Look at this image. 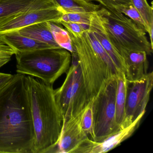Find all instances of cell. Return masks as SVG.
<instances>
[{"label":"cell","instance_id":"cell-6","mask_svg":"<svg viewBox=\"0 0 153 153\" xmlns=\"http://www.w3.org/2000/svg\"><path fill=\"white\" fill-rule=\"evenodd\" d=\"M62 85L54 89L57 104L63 117L62 123L79 115L89 102L81 68L76 53Z\"/></svg>","mask_w":153,"mask_h":153},{"label":"cell","instance_id":"cell-25","mask_svg":"<svg viewBox=\"0 0 153 153\" xmlns=\"http://www.w3.org/2000/svg\"><path fill=\"white\" fill-rule=\"evenodd\" d=\"M16 52L10 46L0 40V68L9 62Z\"/></svg>","mask_w":153,"mask_h":153},{"label":"cell","instance_id":"cell-12","mask_svg":"<svg viewBox=\"0 0 153 153\" xmlns=\"http://www.w3.org/2000/svg\"><path fill=\"white\" fill-rule=\"evenodd\" d=\"M80 114L62 123L60 137L54 153H72L88 137L81 127Z\"/></svg>","mask_w":153,"mask_h":153},{"label":"cell","instance_id":"cell-24","mask_svg":"<svg viewBox=\"0 0 153 153\" xmlns=\"http://www.w3.org/2000/svg\"><path fill=\"white\" fill-rule=\"evenodd\" d=\"M60 25L66 28L71 36L76 38L81 37L85 32L88 30V26L73 22L61 21Z\"/></svg>","mask_w":153,"mask_h":153},{"label":"cell","instance_id":"cell-14","mask_svg":"<svg viewBox=\"0 0 153 153\" xmlns=\"http://www.w3.org/2000/svg\"><path fill=\"white\" fill-rule=\"evenodd\" d=\"M120 54L125 62V76L128 81L137 80L148 73L149 62L146 52L123 51Z\"/></svg>","mask_w":153,"mask_h":153},{"label":"cell","instance_id":"cell-13","mask_svg":"<svg viewBox=\"0 0 153 153\" xmlns=\"http://www.w3.org/2000/svg\"><path fill=\"white\" fill-rule=\"evenodd\" d=\"M88 29L93 33L95 37L108 53L118 72L124 73L125 75L126 68L124 60L118 50L108 39L101 20L97 14L96 11L94 12L92 16Z\"/></svg>","mask_w":153,"mask_h":153},{"label":"cell","instance_id":"cell-3","mask_svg":"<svg viewBox=\"0 0 153 153\" xmlns=\"http://www.w3.org/2000/svg\"><path fill=\"white\" fill-rule=\"evenodd\" d=\"M70 36L90 102L97 94L105 80L120 73L90 30L85 32L79 38Z\"/></svg>","mask_w":153,"mask_h":153},{"label":"cell","instance_id":"cell-8","mask_svg":"<svg viewBox=\"0 0 153 153\" xmlns=\"http://www.w3.org/2000/svg\"><path fill=\"white\" fill-rule=\"evenodd\" d=\"M153 86V71L137 80H127L125 114L121 129L129 126L141 114L146 113Z\"/></svg>","mask_w":153,"mask_h":153},{"label":"cell","instance_id":"cell-26","mask_svg":"<svg viewBox=\"0 0 153 153\" xmlns=\"http://www.w3.org/2000/svg\"><path fill=\"white\" fill-rule=\"evenodd\" d=\"M14 75L0 73V89L7 85L14 77Z\"/></svg>","mask_w":153,"mask_h":153},{"label":"cell","instance_id":"cell-17","mask_svg":"<svg viewBox=\"0 0 153 153\" xmlns=\"http://www.w3.org/2000/svg\"><path fill=\"white\" fill-rule=\"evenodd\" d=\"M127 80L124 73L118 75V85L115 97L116 121L120 128L124 120L127 94Z\"/></svg>","mask_w":153,"mask_h":153},{"label":"cell","instance_id":"cell-4","mask_svg":"<svg viewBox=\"0 0 153 153\" xmlns=\"http://www.w3.org/2000/svg\"><path fill=\"white\" fill-rule=\"evenodd\" d=\"M17 73L36 78L53 85L67 73L71 65V53L63 48H47L17 52Z\"/></svg>","mask_w":153,"mask_h":153},{"label":"cell","instance_id":"cell-15","mask_svg":"<svg viewBox=\"0 0 153 153\" xmlns=\"http://www.w3.org/2000/svg\"><path fill=\"white\" fill-rule=\"evenodd\" d=\"M0 40L11 47L16 53L39 49L54 48L45 43L22 35L18 31L0 34Z\"/></svg>","mask_w":153,"mask_h":153},{"label":"cell","instance_id":"cell-22","mask_svg":"<svg viewBox=\"0 0 153 153\" xmlns=\"http://www.w3.org/2000/svg\"><path fill=\"white\" fill-rule=\"evenodd\" d=\"M81 126L85 133L88 136H90L91 139L94 138V120H93L92 101L89 102L80 113Z\"/></svg>","mask_w":153,"mask_h":153},{"label":"cell","instance_id":"cell-5","mask_svg":"<svg viewBox=\"0 0 153 153\" xmlns=\"http://www.w3.org/2000/svg\"><path fill=\"white\" fill-rule=\"evenodd\" d=\"M105 33L119 53L145 51L153 53V47L148 40L146 30L122 13L102 7L96 11Z\"/></svg>","mask_w":153,"mask_h":153},{"label":"cell","instance_id":"cell-16","mask_svg":"<svg viewBox=\"0 0 153 153\" xmlns=\"http://www.w3.org/2000/svg\"><path fill=\"white\" fill-rule=\"evenodd\" d=\"M50 22L36 23L18 30L24 36L45 43L54 48H62L55 41L50 25Z\"/></svg>","mask_w":153,"mask_h":153},{"label":"cell","instance_id":"cell-21","mask_svg":"<svg viewBox=\"0 0 153 153\" xmlns=\"http://www.w3.org/2000/svg\"><path fill=\"white\" fill-rule=\"evenodd\" d=\"M108 9L112 10L125 15L134 21L140 27L146 31V25L138 11L132 3L125 4H111L105 7Z\"/></svg>","mask_w":153,"mask_h":153},{"label":"cell","instance_id":"cell-1","mask_svg":"<svg viewBox=\"0 0 153 153\" xmlns=\"http://www.w3.org/2000/svg\"><path fill=\"white\" fill-rule=\"evenodd\" d=\"M23 74L0 89V153H33L35 134Z\"/></svg>","mask_w":153,"mask_h":153},{"label":"cell","instance_id":"cell-27","mask_svg":"<svg viewBox=\"0 0 153 153\" xmlns=\"http://www.w3.org/2000/svg\"><path fill=\"white\" fill-rule=\"evenodd\" d=\"M102 6L105 7L111 4H125L131 3V0H102Z\"/></svg>","mask_w":153,"mask_h":153},{"label":"cell","instance_id":"cell-28","mask_svg":"<svg viewBox=\"0 0 153 153\" xmlns=\"http://www.w3.org/2000/svg\"><path fill=\"white\" fill-rule=\"evenodd\" d=\"M84 1H87V2H91V1H96L100 3V5H102V0H83Z\"/></svg>","mask_w":153,"mask_h":153},{"label":"cell","instance_id":"cell-11","mask_svg":"<svg viewBox=\"0 0 153 153\" xmlns=\"http://www.w3.org/2000/svg\"><path fill=\"white\" fill-rule=\"evenodd\" d=\"M59 7L55 0H0V25L28 11Z\"/></svg>","mask_w":153,"mask_h":153},{"label":"cell","instance_id":"cell-19","mask_svg":"<svg viewBox=\"0 0 153 153\" xmlns=\"http://www.w3.org/2000/svg\"><path fill=\"white\" fill-rule=\"evenodd\" d=\"M66 13L94 12L100 9V5L83 0H55Z\"/></svg>","mask_w":153,"mask_h":153},{"label":"cell","instance_id":"cell-10","mask_svg":"<svg viewBox=\"0 0 153 153\" xmlns=\"http://www.w3.org/2000/svg\"><path fill=\"white\" fill-rule=\"evenodd\" d=\"M65 13L61 7L28 11L0 25V34L18 31L23 27L41 22H54L60 24L62 17Z\"/></svg>","mask_w":153,"mask_h":153},{"label":"cell","instance_id":"cell-9","mask_svg":"<svg viewBox=\"0 0 153 153\" xmlns=\"http://www.w3.org/2000/svg\"><path fill=\"white\" fill-rule=\"evenodd\" d=\"M145 114H141L129 126L108 136L102 141L96 142L88 137L72 153H105L112 150L131 136L139 126Z\"/></svg>","mask_w":153,"mask_h":153},{"label":"cell","instance_id":"cell-23","mask_svg":"<svg viewBox=\"0 0 153 153\" xmlns=\"http://www.w3.org/2000/svg\"><path fill=\"white\" fill-rule=\"evenodd\" d=\"M94 12L65 13L62 15L61 21L73 22V23L89 26Z\"/></svg>","mask_w":153,"mask_h":153},{"label":"cell","instance_id":"cell-20","mask_svg":"<svg viewBox=\"0 0 153 153\" xmlns=\"http://www.w3.org/2000/svg\"><path fill=\"white\" fill-rule=\"evenodd\" d=\"M59 24L50 22L51 30L55 41L61 48L66 49L71 53H76L69 33L59 26Z\"/></svg>","mask_w":153,"mask_h":153},{"label":"cell","instance_id":"cell-18","mask_svg":"<svg viewBox=\"0 0 153 153\" xmlns=\"http://www.w3.org/2000/svg\"><path fill=\"white\" fill-rule=\"evenodd\" d=\"M131 2L138 11L146 25V32L148 33L150 43L153 47V2L149 6L147 0H131Z\"/></svg>","mask_w":153,"mask_h":153},{"label":"cell","instance_id":"cell-7","mask_svg":"<svg viewBox=\"0 0 153 153\" xmlns=\"http://www.w3.org/2000/svg\"><path fill=\"white\" fill-rule=\"evenodd\" d=\"M118 75L105 80L99 91L92 100L94 138L102 141L121 129L116 121L115 97Z\"/></svg>","mask_w":153,"mask_h":153},{"label":"cell","instance_id":"cell-2","mask_svg":"<svg viewBox=\"0 0 153 153\" xmlns=\"http://www.w3.org/2000/svg\"><path fill=\"white\" fill-rule=\"evenodd\" d=\"M25 79L34 131L33 153H54L63 117L53 85L30 76Z\"/></svg>","mask_w":153,"mask_h":153}]
</instances>
